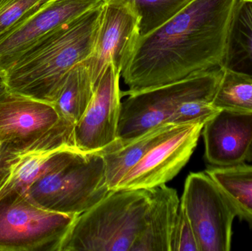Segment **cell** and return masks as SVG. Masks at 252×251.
Listing matches in <instances>:
<instances>
[{
	"label": "cell",
	"mask_w": 252,
	"mask_h": 251,
	"mask_svg": "<svg viewBox=\"0 0 252 251\" xmlns=\"http://www.w3.org/2000/svg\"><path fill=\"white\" fill-rule=\"evenodd\" d=\"M110 192L101 153L68 149L58 153L52 166L25 194L46 210L78 217Z\"/></svg>",
	"instance_id": "4"
},
{
	"label": "cell",
	"mask_w": 252,
	"mask_h": 251,
	"mask_svg": "<svg viewBox=\"0 0 252 251\" xmlns=\"http://www.w3.org/2000/svg\"><path fill=\"white\" fill-rule=\"evenodd\" d=\"M170 251H199L193 229L181 207L172 231Z\"/></svg>",
	"instance_id": "23"
},
{
	"label": "cell",
	"mask_w": 252,
	"mask_h": 251,
	"mask_svg": "<svg viewBox=\"0 0 252 251\" xmlns=\"http://www.w3.org/2000/svg\"><path fill=\"white\" fill-rule=\"evenodd\" d=\"M153 189L112 190L74 220L60 251H142Z\"/></svg>",
	"instance_id": "3"
},
{
	"label": "cell",
	"mask_w": 252,
	"mask_h": 251,
	"mask_svg": "<svg viewBox=\"0 0 252 251\" xmlns=\"http://www.w3.org/2000/svg\"><path fill=\"white\" fill-rule=\"evenodd\" d=\"M141 17L133 0H103L91 54L84 63L94 89L109 64L122 72L141 35Z\"/></svg>",
	"instance_id": "8"
},
{
	"label": "cell",
	"mask_w": 252,
	"mask_h": 251,
	"mask_svg": "<svg viewBox=\"0 0 252 251\" xmlns=\"http://www.w3.org/2000/svg\"><path fill=\"white\" fill-rule=\"evenodd\" d=\"M247 162H252V145L251 148H250V152H249L248 156H247Z\"/></svg>",
	"instance_id": "26"
},
{
	"label": "cell",
	"mask_w": 252,
	"mask_h": 251,
	"mask_svg": "<svg viewBox=\"0 0 252 251\" xmlns=\"http://www.w3.org/2000/svg\"><path fill=\"white\" fill-rule=\"evenodd\" d=\"M75 218L42 209L12 190L0 198V251H60Z\"/></svg>",
	"instance_id": "6"
},
{
	"label": "cell",
	"mask_w": 252,
	"mask_h": 251,
	"mask_svg": "<svg viewBox=\"0 0 252 251\" xmlns=\"http://www.w3.org/2000/svg\"><path fill=\"white\" fill-rule=\"evenodd\" d=\"M121 72L111 63L94 89L93 98L74 126L78 151L100 153L118 140L123 91Z\"/></svg>",
	"instance_id": "12"
},
{
	"label": "cell",
	"mask_w": 252,
	"mask_h": 251,
	"mask_svg": "<svg viewBox=\"0 0 252 251\" xmlns=\"http://www.w3.org/2000/svg\"><path fill=\"white\" fill-rule=\"evenodd\" d=\"M223 74L221 66L186 79L128 94L121 103L118 144H125L153 128L168 124L179 105L193 99L213 102Z\"/></svg>",
	"instance_id": "5"
},
{
	"label": "cell",
	"mask_w": 252,
	"mask_h": 251,
	"mask_svg": "<svg viewBox=\"0 0 252 251\" xmlns=\"http://www.w3.org/2000/svg\"><path fill=\"white\" fill-rule=\"evenodd\" d=\"M180 207L190 223L199 251L231 250L236 212L205 171L189 174Z\"/></svg>",
	"instance_id": "7"
},
{
	"label": "cell",
	"mask_w": 252,
	"mask_h": 251,
	"mask_svg": "<svg viewBox=\"0 0 252 251\" xmlns=\"http://www.w3.org/2000/svg\"><path fill=\"white\" fill-rule=\"evenodd\" d=\"M206 122L170 124L159 139L127 172L117 190H151L171 181L190 159Z\"/></svg>",
	"instance_id": "9"
},
{
	"label": "cell",
	"mask_w": 252,
	"mask_h": 251,
	"mask_svg": "<svg viewBox=\"0 0 252 251\" xmlns=\"http://www.w3.org/2000/svg\"><path fill=\"white\" fill-rule=\"evenodd\" d=\"M74 124L62 118L50 131L40 137L5 143L7 173L0 184V198L12 190L24 193L56 160L62 150H77Z\"/></svg>",
	"instance_id": "10"
},
{
	"label": "cell",
	"mask_w": 252,
	"mask_h": 251,
	"mask_svg": "<svg viewBox=\"0 0 252 251\" xmlns=\"http://www.w3.org/2000/svg\"><path fill=\"white\" fill-rule=\"evenodd\" d=\"M62 119L53 104L9 91L0 100V143L40 137Z\"/></svg>",
	"instance_id": "14"
},
{
	"label": "cell",
	"mask_w": 252,
	"mask_h": 251,
	"mask_svg": "<svg viewBox=\"0 0 252 251\" xmlns=\"http://www.w3.org/2000/svg\"><path fill=\"white\" fill-rule=\"evenodd\" d=\"M103 1L47 0L0 37V72H5L46 35Z\"/></svg>",
	"instance_id": "11"
},
{
	"label": "cell",
	"mask_w": 252,
	"mask_h": 251,
	"mask_svg": "<svg viewBox=\"0 0 252 251\" xmlns=\"http://www.w3.org/2000/svg\"><path fill=\"white\" fill-rule=\"evenodd\" d=\"M7 156V144L5 143H0V184L5 178L7 173L5 159Z\"/></svg>",
	"instance_id": "24"
},
{
	"label": "cell",
	"mask_w": 252,
	"mask_h": 251,
	"mask_svg": "<svg viewBox=\"0 0 252 251\" xmlns=\"http://www.w3.org/2000/svg\"><path fill=\"white\" fill-rule=\"evenodd\" d=\"M219 109H216L211 100L193 99L184 102L178 106L168 121V124H185L205 121L216 116Z\"/></svg>",
	"instance_id": "21"
},
{
	"label": "cell",
	"mask_w": 252,
	"mask_h": 251,
	"mask_svg": "<svg viewBox=\"0 0 252 251\" xmlns=\"http://www.w3.org/2000/svg\"><path fill=\"white\" fill-rule=\"evenodd\" d=\"M170 124L153 128L143 135L125 144L115 142L100 152L105 161L106 182L109 190H117L123 178L142 156L159 139Z\"/></svg>",
	"instance_id": "16"
},
{
	"label": "cell",
	"mask_w": 252,
	"mask_h": 251,
	"mask_svg": "<svg viewBox=\"0 0 252 251\" xmlns=\"http://www.w3.org/2000/svg\"><path fill=\"white\" fill-rule=\"evenodd\" d=\"M238 0H191L170 20L140 35L121 78L123 96L221 66Z\"/></svg>",
	"instance_id": "1"
},
{
	"label": "cell",
	"mask_w": 252,
	"mask_h": 251,
	"mask_svg": "<svg viewBox=\"0 0 252 251\" xmlns=\"http://www.w3.org/2000/svg\"><path fill=\"white\" fill-rule=\"evenodd\" d=\"M212 103L220 111L252 113V78L223 69Z\"/></svg>",
	"instance_id": "19"
},
{
	"label": "cell",
	"mask_w": 252,
	"mask_h": 251,
	"mask_svg": "<svg viewBox=\"0 0 252 251\" xmlns=\"http://www.w3.org/2000/svg\"><path fill=\"white\" fill-rule=\"evenodd\" d=\"M220 66L252 78V0H238L235 6Z\"/></svg>",
	"instance_id": "15"
},
{
	"label": "cell",
	"mask_w": 252,
	"mask_h": 251,
	"mask_svg": "<svg viewBox=\"0 0 252 251\" xmlns=\"http://www.w3.org/2000/svg\"><path fill=\"white\" fill-rule=\"evenodd\" d=\"M141 17V35L170 20L191 0H133Z\"/></svg>",
	"instance_id": "20"
},
{
	"label": "cell",
	"mask_w": 252,
	"mask_h": 251,
	"mask_svg": "<svg viewBox=\"0 0 252 251\" xmlns=\"http://www.w3.org/2000/svg\"><path fill=\"white\" fill-rule=\"evenodd\" d=\"M47 0H0V37Z\"/></svg>",
	"instance_id": "22"
},
{
	"label": "cell",
	"mask_w": 252,
	"mask_h": 251,
	"mask_svg": "<svg viewBox=\"0 0 252 251\" xmlns=\"http://www.w3.org/2000/svg\"><path fill=\"white\" fill-rule=\"evenodd\" d=\"M101 4L59 27L3 72L10 92L53 104L68 72L91 54Z\"/></svg>",
	"instance_id": "2"
},
{
	"label": "cell",
	"mask_w": 252,
	"mask_h": 251,
	"mask_svg": "<svg viewBox=\"0 0 252 251\" xmlns=\"http://www.w3.org/2000/svg\"><path fill=\"white\" fill-rule=\"evenodd\" d=\"M206 173L231 203L237 217L252 224V165L246 162L233 166H209Z\"/></svg>",
	"instance_id": "17"
},
{
	"label": "cell",
	"mask_w": 252,
	"mask_h": 251,
	"mask_svg": "<svg viewBox=\"0 0 252 251\" xmlns=\"http://www.w3.org/2000/svg\"><path fill=\"white\" fill-rule=\"evenodd\" d=\"M201 134L210 166L244 163L252 145V113L220 111L206 122Z\"/></svg>",
	"instance_id": "13"
},
{
	"label": "cell",
	"mask_w": 252,
	"mask_h": 251,
	"mask_svg": "<svg viewBox=\"0 0 252 251\" xmlns=\"http://www.w3.org/2000/svg\"><path fill=\"white\" fill-rule=\"evenodd\" d=\"M94 92L90 70L81 61L68 72L53 106L61 117L75 125L85 112Z\"/></svg>",
	"instance_id": "18"
},
{
	"label": "cell",
	"mask_w": 252,
	"mask_h": 251,
	"mask_svg": "<svg viewBox=\"0 0 252 251\" xmlns=\"http://www.w3.org/2000/svg\"><path fill=\"white\" fill-rule=\"evenodd\" d=\"M9 92L2 72H0V100Z\"/></svg>",
	"instance_id": "25"
}]
</instances>
